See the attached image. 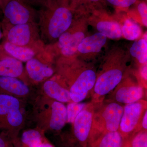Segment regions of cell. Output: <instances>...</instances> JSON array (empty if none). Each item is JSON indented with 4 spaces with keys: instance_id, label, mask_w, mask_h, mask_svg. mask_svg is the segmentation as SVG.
Instances as JSON below:
<instances>
[{
    "instance_id": "obj_1",
    "label": "cell",
    "mask_w": 147,
    "mask_h": 147,
    "mask_svg": "<svg viewBox=\"0 0 147 147\" xmlns=\"http://www.w3.org/2000/svg\"><path fill=\"white\" fill-rule=\"evenodd\" d=\"M73 16L71 8L61 0H48L38 11L40 38L45 45L53 43L71 26Z\"/></svg>"
},
{
    "instance_id": "obj_2",
    "label": "cell",
    "mask_w": 147,
    "mask_h": 147,
    "mask_svg": "<svg viewBox=\"0 0 147 147\" xmlns=\"http://www.w3.org/2000/svg\"><path fill=\"white\" fill-rule=\"evenodd\" d=\"M123 107L120 103L110 100L96 108L89 144L102 134L118 131Z\"/></svg>"
},
{
    "instance_id": "obj_3",
    "label": "cell",
    "mask_w": 147,
    "mask_h": 147,
    "mask_svg": "<svg viewBox=\"0 0 147 147\" xmlns=\"http://www.w3.org/2000/svg\"><path fill=\"white\" fill-rule=\"evenodd\" d=\"M1 27L6 41L15 45L32 48L37 53L44 49V44L40 38L38 23Z\"/></svg>"
},
{
    "instance_id": "obj_4",
    "label": "cell",
    "mask_w": 147,
    "mask_h": 147,
    "mask_svg": "<svg viewBox=\"0 0 147 147\" xmlns=\"http://www.w3.org/2000/svg\"><path fill=\"white\" fill-rule=\"evenodd\" d=\"M2 12L4 18L1 26L37 23L38 20V11L24 0H8L3 6Z\"/></svg>"
},
{
    "instance_id": "obj_5",
    "label": "cell",
    "mask_w": 147,
    "mask_h": 147,
    "mask_svg": "<svg viewBox=\"0 0 147 147\" xmlns=\"http://www.w3.org/2000/svg\"><path fill=\"white\" fill-rule=\"evenodd\" d=\"M123 69L119 66L105 67L97 76L91 92L92 101L96 107L102 103L105 96L113 91L123 77Z\"/></svg>"
},
{
    "instance_id": "obj_6",
    "label": "cell",
    "mask_w": 147,
    "mask_h": 147,
    "mask_svg": "<svg viewBox=\"0 0 147 147\" xmlns=\"http://www.w3.org/2000/svg\"><path fill=\"white\" fill-rule=\"evenodd\" d=\"M147 109V102L144 99L124 106L118 130L123 140L142 129V119Z\"/></svg>"
},
{
    "instance_id": "obj_7",
    "label": "cell",
    "mask_w": 147,
    "mask_h": 147,
    "mask_svg": "<svg viewBox=\"0 0 147 147\" xmlns=\"http://www.w3.org/2000/svg\"><path fill=\"white\" fill-rule=\"evenodd\" d=\"M96 79V74L91 69L74 72L70 76L69 90L71 101L79 102L84 100L92 91Z\"/></svg>"
},
{
    "instance_id": "obj_8",
    "label": "cell",
    "mask_w": 147,
    "mask_h": 147,
    "mask_svg": "<svg viewBox=\"0 0 147 147\" xmlns=\"http://www.w3.org/2000/svg\"><path fill=\"white\" fill-rule=\"evenodd\" d=\"M23 121L18 99L12 96L0 93V128L18 127Z\"/></svg>"
},
{
    "instance_id": "obj_9",
    "label": "cell",
    "mask_w": 147,
    "mask_h": 147,
    "mask_svg": "<svg viewBox=\"0 0 147 147\" xmlns=\"http://www.w3.org/2000/svg\"><path fill=\"white\" fill-rule=\"evenodd\" d=\"M95 105L92 102L86 105L76 116L73 122V134L79 147H87Z\"/></svg>"
},
{
    "instance_id": "obj_10",
    "label": "cell",
    "mask_w": 147,
    "mask_h": 147,
    "mask_svg": "<svg viewBox=\"0 0 147 147\" xmlns=\"http://www.w3.org/2000/svg\"><path fill=\"white\" fill-rule=\"evenodd\" d=\"M144 94V88L129 79L121 81L113 90L111 100L120 104H130L142 99Z\"/></svg>"
},
{
    "instance_id": "obj_11",
    "label": "cell",
    "mask_w": 147,
    "mask_h": 147,
    "mask_svg": "<svg viewBox=\"0 0 147 147\" xmlns=\"http://www.w3.org/2000/svg\"><path fill=\"white\" fill-rule=\"evenodd\" d=\"M85 37L84 32L69 28L58 38V46L62 55L66 58L72 57Z\"/></svg>"
},
{
    "instance_id": "obj_12",
    "label": "cell",
    "mask_w": 147,
    "mask_h": 147,
    "mask_svg": "<svg viewBox=\"0 0 147 147\" xmlns=\"http://www.w3.org/2000/svg\"><path fill=\"white\" fill-rule=\"evenodd\" d=\"M26 70L29 77L36 82H42L54 74L53 69L35 57L27 62Z\"/></svg>"
},
{
    "instance_id": "obj_13",
    "label": "cell",
    "mask_w": 147,
    "mask_h": 147,
    "mask_svg": "<svg viewBox=\"0 0 147 147\" xmlns=\"http://www.w3.org/2000/svg\"><path fill=\"white\" fill-rule=\"evenodd\" d=\"M30 90L25 83L16 78L0 76V92L8 93L19 96L29 93Z\"/></svg>"
},
{
    "instance_id": "obj_14",
    "label": "cell",
    "mask_w": 147,
    "mask_h": 147,
    "mask_svg": "<svg viewBox=\"0 0 147 147\" xmlns=\"http://www.w3.org/2000/svg\"><path fill=\"white\" fill-rule=\"evenodd\" d=\"M107 38L100 32L85 37L79 45L78 51L83 54L98 53L106 43Z\"/></svg>"
},
{
    "instance_id": "obj_15",
    "label": "cell",
    "mask_w": 147,
    "mask_h": 147,
    "mask_svg": "<svg viewBox=\"0 0 147 147\" xmlns=\"http://www.w3.org/2000/svg\"><path fill=\"white\" fill-rule=\"evenodd\" d=\"M6 53L21 62H27L36 57L37 53L32 48L12 44L5 40L2 44Z\"/></svg>"
},
{
    "instance_id": "obj_16",
    "label": "cell",
    "mask_w": 147,
    "mask_h": 147,
    "mask_svg": "<svg viewBox=\"0 0 147 147\" xmlns=\"http://www.w3.org/2000/svg\"><path fill=\"white\" fill-rule=\"evenodd\" d=\"M24 67L21 61L8 56L0 60V76L18 78L23 74Z\"/></svg>"
},
{
    "instance_id": "obj_17",
    "label": "cell",
    "mask_w": 147,
    "mask_h": 147,
    "mask_svg": "<svg viewBox=\"0 0 147 147\" xmlns=\"http://www.w3.org/2000/svg\"><path fill=\"white\" fill-rule=\"evenodd\" d=\"M43 90L49 97L61 102H71L69 90L53 80H47L43 84Z\"/></svg>"
},
{
    "instance_id": "obj_18",
    "label": "cell",
    "mask_w": 147,
    "mask_h": 147,
    "mask_svg": "<svg viewBox=\"0 0 147 147\" xmlns=\"http://www.w3.org/2000/svg\"><path fill=\"white\" fill-rule=\"evenodd\" d=\"M50 127L53 130H61L67 121L66 107L62 102L54 101L51 105Z\"/></svg>"
},
{
    "instance_id": "obj_19",
    "label": "cell",
    "mask_w": 147,
    "mask_h": 147,
    "mask_svg": "<svg viewBox=\"0 0 147 147\" xmlns=\"http://www.w3.org/2000/svg\"><path fill=\"white\" fill-rule=\"evenodd\" d=\"M123 139L118 131L108 132L89 143L90 147H121Z\"/></svg>"
},
{
    "instance_id": "obj_20",
    "label": "cell",
    "mask_w": 147,
    "mask_h": 147,
    "mask_svg": "<svg viewBox=\"0 0 147 147\" xmlns=\"http://www.w3.org/2000/svg\"><path fill=\"white\" fill-rule=\"evenodd\" d=\"M96 27L98 32L111 39H117L123 35L120 25L115 21H100L96 24Z\"/></svg>"
},
{
    "instance_id": "obj_21",
    "label": "cell",
    "mask_w": 147,
    "mask_h": 147,
    "mask_svg": "<svg viewBox=\"0 0 147 147\" xmlns=\"http://www.w3.org/2000/svg\"><path fill=\"white\" fill-rule=\"evenodd\" d=\"M131 56L136 58L139 63L146 64L147 61V40L143 38L134 41L130 49Z\"/></svg>"
},
{
    "instance_id": "obj_22",
    "label": "cell",
    "mask_w": 147,
    "mask_h": 147,
    "mask_svg": "<svg viewBox=\"0 0 147 147\" xmlns=\"http://www.w3.org/2000/svg\"><path fill=\"white\" fill-rule=\"evenodd\" d=\"M121 147H147V130L134 132L123 140Z\"/></svg>"
},
{
    "instance_id": "obj_23",
    "label": "cell",
    "mask_w": 147,
    "mask_h": 147,
    "mask_svg": "<svg viewBox=\"0 0 147 147\" xmlns=\"http://www.w3.org/2000/svg\"><path fill=\"white\" fill-rule=\"evenodd\" d=\"M21 140L25 147H40L42 142L40 132L35 129L24 131Z\"/></svg>"
},
{
    "instance_id": "obj_24",
    "label": "cell",
    "mask_w": 147,
    "mask_h": 147,
    "mask_svg": "<svg viewBox=\"0 0 147 147\" xmlns=\"http://www.w3.org/2000/svg\"><path fill=\"white\" fill-rule=\"evenodd\" d=\"M121 29L122 35L128 40H135L139 38L142 34L140 26L130 19L125 20Z\"/></svg>"
},
{
    "instance_id": "obj_25",
    "label": "cell",
    "mask_w": 147,
    "mask_h": 147,
    "mask_svg": "<svg viewBox=\"0 0 147 147\" xmlns=\"http://www.w3.org/2000/svg\"><path fill=\"white\" fill-rule=\"evenodd\" d=\"M87 103L85 102H76L71 101L69 102L67 107V122L73 123L74 120Z\"/></svg>"
},
{
    "instance_id": "obj_26",
    "label": "cell",
    "mask_w": 147,
    "mask_h": 147,
    "mask_svg": "<svg viewBox=\"0 0 147 147\" xmlns=\"http://www.w3.org/2000/svg\"><path fill=\"white\" fill-rule=\"evenodd\" d=\"M110 4L122 8L129 7L137 2V0H106Z\"/></svg>"
},
{
    "instance_id": "obj_27",
    "label": "cell",
    "mask_w": 147,
    "mask_h": 147,
    "mask_svg": "<svg viewBox=\"0 0 147 147\" xmlns=\"http://www.w3.org/2000/svg\"><path fill=\"white\" fill-rule=\"evenodd\" d=\"M137 9L141 16L143 24L147 26V5L146 3L142 2L139 3L137 6Z\"/></svg>"
},
{
    "instance_id": "obj_28",
    "label": "cell",
    "mask_w": 147,
    "mask_h": 147,
    "mask_svg": "<svg viewBox=\"0 0 147 147\" xmlns=\"http://www.w3.org/2000/svg\"><path fill=\"white\" fill-rule=\"evenodd\" d=\"M24 1L32 6H36L40 7L45 4L47 0H24Z\"/></svg>"
},
{
    "instance_id": "obj_29",
    "label": "cell",
    "mask_w": 147,
    "mask_h": 147,
    "mask_svg": "<svg viewBox=\"0 0 147 147\" xmlns=\"http://www.w3.org/2000/svg\"><path fill=\"white\" fill-rule=\"evenodd\" d=\"M140 74L142 79L144 82V84L147 86V64L142 65L140 70Z\"/></svg>"
},
{
    "instance_id": "obj_30",
    "label": "cell",
    "mask_w": 147,
    "mask_h": 147,
    "mask_svg": "<svg viewBox=\"0 0 147 147\" xmlns=\"http://www.w3.org/2000/svg\"><path fill=\"white\" fill-rule=\"evenodd\" d=\"M0 147H13L11 143L5 138L0 135Z\"/></svg>"
},
{
    "instance_id": "obj_31",
    "label": "cell",
    "mask_w": 147,
    "mask_h": 147,
    "mask_svg": "<svg viewBox=\"0 0 147 147\" xmlns=\"http://www.w3.org/2000/svg\"><path fill=\"white\" fill-rule=\"evenodd\" d=\"M142 129L144 130H147V110L145 112L142 119Z\"/></svg>"
},
{
    "instance_id": "obj_32",
    "label": "cell",
    "mask_w": 147,
    "mask_h": 147,
    "mask_svg": "<svg viewBox=\"0 0 147 147\" xmlns=\"http://www.w3.org/2000/svg\"><path fill=\"white\" fill-rule=\"evenodd\" d=\"M9 56L6 53L5 50L3 49L1 45H0V60L5 58L7 56Z\"/></svg>"
},
{
    "instance_id": "obj_33",
    "label": "cell",
    "mask_w": 147,
    "mask_h": 147,
    "mask_svg": "<svg viewBox=\"0 0 147 147\" xmlns=\"http://www.w3.org/2000/svg\"><path fill=\"white\" fill-rule=\"evenodd\" d=\"M40 147H54L52 145L47 142H42Z\"/></svg>"
},
{
    "instance_id": "obj_34",
    "label": "cell",
    "mask_w": 147,
    "mask_h": 147,
    "mask_svg": "<svg viewBox=\"0 0 147 147\" xmlns=\"http://www.w3.org/2000/svg\"><path fill=\"white\" fill-rule=\"evenodd\" d=\"M8 1V0H0V5H1V10L3 6Z\"/></svg>"
},
{
    "instance_id": "obj_35",
    "label": "cell",
    "mask_w": 147,
    "mask_h": 147,
    "mask_svg": "<svg viewBox=\"0 0 147 147\" xmlns=\"http://www.w3.org/2000/svg\"><path fill=\"white\" fill-rule=\"evenodd\" d=\"M1 25L0 24V40H1V38H2L3 37V32L2 31L1 28Z\"/></svg>"
},
{
    "instance_id": "obj_36",
    "label": "cell",
    "mask_w": 147,
    "mask_h": 147,
    "mask_svg": "<svg viewBox=\"0 0 147 147\" xmlns=\"http://www.w3.org/2000/svg\"><path fill=\"white\" fill-rule=\"evenodd\" d=\"M90 2L96 3L99 1L100 0H86Z\"/></svg>"
},
{
    "instance_id": "obj_37",
    "label": "cell",
    "mask_w": 147,
    "mask_h": 147,
    "mask_svg": "<svg viewBox=\"0 0 147 147\" xmlns=\"http://www.w3.org/2000/svg\"><path fill=\"white\" fill-rule=\"evenodd\" d=\"M0 12H2L1 8V5H0Z\"/></svg>"
}]
</instances>
